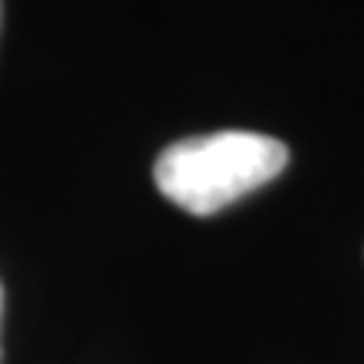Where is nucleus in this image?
<instances>
[{"mask_svg":"<svg viewBox=\"0 0 364 364\" xmlns=\"http://www.w3.org/2000/svg\"><path fill=\"white\" fill-rule=\"evenodd\" d=\"M0 21H4V7H0Z\"/></svg>","mask_w":364,"mask_h":364,"instance_id":"obj_3","label":"nucleus"},{"mask_svg":"<svg viewBox=\"0 0 364 364\" xmlns=\"http://www.w3.org/2000/svg\"><path fill=\"white\" fill-rule=\"evenodd\" d=\"M290 152L260 132H209L166 145L156 159V189L193 216H213L287 169Z\"/></svg>","mask_w":364,"mask_h":364,"instance_id":"obj_1","label":"nucleus"},{"mask_svg":"<svg viewBox=\"0 0 364 364\" xmlns=\"http://www.w3.org/2000/svg\"><path fill=\"white\" fill-rule=\"evenodd\" d=\"M0 331H4V287H0ZM0 361H4V344H0Z\"/></svg>","mask_w":364,"mask_h":364,"instance_id":"obj_2","label":"nucleus"}]
</instances>
